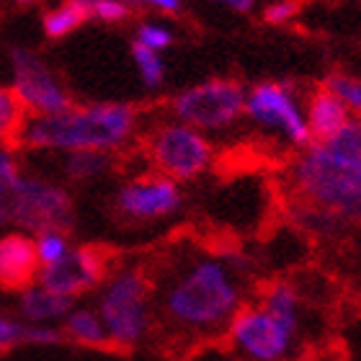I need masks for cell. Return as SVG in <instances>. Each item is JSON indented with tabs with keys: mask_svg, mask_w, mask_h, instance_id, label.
Listing matches in <instances>:
<instances>
[{
	"mask_svg": "<svg viewBox=\"0 0 361 361\" xmlns=\"http://www.w3.org/2000/svg\"><path fill=\"white\" fill-rule=\"evenodd\" d=\"M145 266L152 284V333L176 346L225 336L248 305V258L238 250L180 240Z\"/></svg>",
	"mask_w": 361,
	"mask_h": 361,
	"instance_id": "cell-1",
	"label": "cell"
},
{
	"mask_svg": "<svg viewBox=\"0 0 361 361\" xmlns=\"http://www.w3.org/2000/svg\"><path fill=\"white\" fill-rule=\"evenodd\" d=\"M286 191L305 230L338 235L361 227V160L310 145L286 168Z\"/></svg>",
	"mask_w": 361,
	"mask_h": 361,
	"instance_id": "cell-2",
	"label": "cell"
},
{
	"mask_svg": "<svg viewBox=\"0 0 361 361\" xmlns=\"http://www.w3.org/2000/svg\"><path fill=\"white\" fill-rule=\"evenodd\" d=\"M142 111L127 101L73 104L54 116H26L16 147L26 152H116L140 142Z\"/></svg>",
	"mask_w": 361,
	"mask_h": 361,
	"instance_id": "cell-3",
	"label": "cell"
},
{
	"mask_svg": "<svg viewBox=\"0 0 361 361\" xmlns=\"http://www.w3.org/2000/svg\"><path fill=\"white\" fill-rule=\"evenodd\" d=\"M96 297V312L104 320L111 346L135 348L155 331L152 284L145 264H116Z\"/></svg>",
	"mask_w": 361,
	"mask_h": 361,
	"instance_id": "cell-4",
	"label": "cell"
},
{
	"mask_svg": "<svg viewBox=\"0 0 361 361\" xmlns=\"http://www.w3.org/2000/svg\"><path fill=\"white\" fill-rule=\"evenodd\" d=\"M140 152L152 173L173 180L178 186L194 183L214 166V145L199 129L163 116L140 135Z\"/></svg>",
	"mask_w": 361,
	"mask_h": 361,
	"instance_id": "cell-5",
	"label": "cell"
},
{
	"mask_svg": "<svg viewBox=\"0 0 361 361\" xmlns=\"http://www.w3.org/2000/svg\"><path fill=\"white\" fill-rule=\"evenodd\" d=\"M6 217L13 230H21L31 238L49 230L73 233L75 202L68 186L44 176L23 173V178L6 199Z\"/></svg>",
	"mask_w": 361,
	"mask_h": 361,
	"instance_id": "cell-6",
	"label": "cell"
},
{
	"mask_svg": "<svg viewBox=\"0 0 361 361\" xmlns=\"http://www.w3.org/2000/svg\"><path fill=\"white\" fill-rule=\"evenodd\" d=\"M245 93L248 88L233 78H209L176 93L168 101V116L209 137L245 116Z\"/></svg>",
	"mask_w": 361,
	"mask_h": 361,
	"instance_id": "cell-7",
	"label": "cell"
},
{
	"mask_svg": "<svg viewBox=\"0 0 361 361\" xmlns=\"http://www.w3.org/2000/svg\"><path fill=\"white\" fill-rule=\"evenodd\" d=\"M245 119L266 135H276L297 152L312 145L305 119V98L292 83L261 80L250 85L245 93Z\"/></svg>",
	"mask_w": 361,
	"mask_h": 361,
	"instance_id": "cell-8",
	"label": "cell"
},
{
	"mask_svg": "<svg viewBox=\"0 0 361 361\" xmlns=\"http://www.w3.org/2000/svg\"><path fill=\"white\" fill-rule=\"evenodd\" d=\"M11 90L26 116H54L75 104L52 65L26 47L11 49Z\"/></svg>",
	"mask_w": 361,
	"mask_h": 361,
	"instance_id": "cell-9",
	"label": "cell"
},
{
	"mask_svg": "<svg viewBox=\"0 0 361 361\" xmlns=\"http://www.w3.org/2000/svg\"><path fill=\"white\" fill-rule=\"evenodd\" d=\"M180 207H183V188L152 171L129 176L114 191V214L129 225L166 222L178 214Z\"/></svg>",
	"mask_w": 361,
	"mask_h": 361,
	"instance_id": "cell-10",
	"label": "cell"
},
{
	"mask_svg": "<svg viewBox=\"0 0 361 361\" xmlns=\"http://www.w3.org/2000/svg\"><path fill=\"white\" fill-rule=\"evenodd\" d=\"M225 338L245 361H284L292 354L297 331L269 315L258 302H248L230 323Z\"/></svg>",
	"mask_w": 361,
	"mask_h": 361,
	"instance_id": "cell-11",
	"label": "cell"
},
{
	"mask_svg": "<svg viewBox=\"0 0 361 361\" xmlns=\"http://www.w3.org/2000/svg\"><path fill=\"white\" fill-rule=\"evenodd\" d=\"M116 266L114 256L101 245H73L60 264L42 269L39 284L65 300L75 302L88 292H98Z\"/></svg>",
	"mask_w": 361,
	"mask_h": 361,
	"instance_id": "cell-12",
	"label": "cell"
},
{
	"mask_svg": "<svg viewBox=\"0 0 361 361\" xmlns=\"http://www.w3.org/2000/svg\"><path fill=\"white\" fill-rule=\"evenodd\" d=\"M42 264L37 258L34 238L21 230H3L0 233V289L21 294L39 281Z\"/></svg>",
	"mask_w": 361,
	"mask_h": 361,
	"instance_id": "cell-13",
	"label": "cell"
},
{
	"mask_svg": "<svg viewBox=\"0 0 361 361\" xmlns=\"http://www.w3.org/2000/svg\"><path fill=\"white\" fill-rule=\"evenodd\" d=\"M305 119H307L312 145H325L331 142L354 116L346 111V106L341 104L331 90H325L320 85V88L310 90L305 98Z\"/></svg>",
	"mask_w": 361,
	"mask_h": 361,
	"instance_id": "cell-14",
	"label": "cell"
},
{
	"mask_svg": "<svg viewBox=\"0 0 361 361\" xmlns=\"http://www.w3.org/2000/svg\"><path fill=\"white\" fill-rule=\"evenodd\" d=\"M73 307H75V302L49 292L39 281L34 286H29V289H23L21 294H16L18 320H23L26 325H62V320L68 317V312Z\"/></svg>",
	"mask_w": 361,
	"mask_h": 361,
	"instance_id": "cell-15",
	"label": "cell"
},
{
	"mask_svg": "<svg viewBox=\"0 0 361 361\" xmlns=\"http://www.w3.org/2000/svg\"><path fill=\"white\" fill-rule=\"evenodd\" d=\"M60 328H62L65 341H73L78 346H85V348L111 346L109 333H106V325H104V320L98 317L96 307L75 305V307L68 312V317L62 320Z\"/></svg>",
	"mask_w": 361,
	"mask_h": 361,
	"instance_id": "cell-16",
	"label": "cell"
},
{
	"mask_svg": "<svg viewBox=\"0 0 361 361\" xmlns=\"http://www.w3.org/2000/svg\"><path fill=\"white\" fill-rule=\"evenodd\" d=\"M253 302H258L269 315H274L276 320L289 325L292 331L300 333L302 297L289 281H271V284H266L264 289L258 292V297Z\"/></svg>",
	"mask_w": 361,
	"mask_h": 361,
	"instance_id": "cell-17",
	"label": "cell"
},
{
	"mask_svg": "<svg viewBox=\"0 0 361 361\" xmlns=\"http://www.w3.org/2000/svg\"><path fill=\"white\" fill-rule=\"evenodd\" d=\"M114 166H116V155L73 152V155H62V178H68L70 183H90L111 173Z\"/></svg>",
	"mask_w": 361,
	"mask_h": 361,
	"instance_id": "cell-18",
	"label": "cell"
},
{
	"mask_svg": "<svg viewBox=\"0 0 361 361\" xmlns=\"http://www.w3.org/2000/svg\"><path fill=\"white\" fill-rule=\"evenodd\" d=\"M88 21L90 16L85 0H70V3H62L57 8H49L42 16V31L47 39H65L70 34H75Z\"/></svg>",
	"mask_w": 361,
	"mask_h": 361,
	"instance_id": "cell-19",
	"label": "cell"
},
{
	"mask_svg": "<svg viewBox=\"0 0 361 361\" xmlns=\"http://www.w3.org/2000/svg\"><path fill=\"white\" fill-rule=\"evenodd\" d=\"M26 121V111L16 101L11 85L0 83V145H16Z\"/></svg>",
	"mask_w": 361,
	"mask_h": 361,
	"instance_id": "cell-20",
	"label": "cell"
},
{
	"mask_svg": "<svg viewBox=\"0 0 361 361\" xmlns=\"http://www.w3.org/2000/svg\"><path fill=\"white\" fill-rule=\"evenodd\" d=\"M135 44H142L158 54H166L176 44L173 26L163 18H145L135 26Z\"/></svg>",
	"mask_w": 361,
	"mask_h": 361,
	"instance_id": "cell-21",
	"label": "cell"
},
{
	"mask_svg": "<svg viewBox=\"0 0 361 361\" xmlns=\"http://www.w3.org/2000/svg\"><path fill=\"white\" fill-rule=\"evenodd\" d=\"M132 62H135L137 75H140V80H142V85L147 90H158L160 85L166 83V60H163V54L132 42Z\"/></svg>",
	"mask_w": 361,
	"mask_h": 361,
	"instance_id": "cell-22",
	"label": "cell"
},
{
	"mask_svg": "<svg viewBox=\"0 0 361 361\" xmlns=\"http://www.w3.org/2000/svg\"><path fill=\"white\" fill-rule=\"evenodd\" d=\"M323 88L331 90L333 96L346 106L351 116L361 119V78L348 75V73H331V75H325Z\"/></svg>",
	"mask_w": 361,
	"mask_h": 361,
	"instance_id": "cell-23",
	"label": "cell"
},
{
	"mask_svg": "<svg viewBox=\"0 0 361 361\" xmlns=\"http://www.w3.org/2000/svg\"><path fill=\"white\" fill-rule=\"evenodd\" d=\"M34 248H37V258L42 269H49V266L60 264L62 258L68 256L73 250V243H70V233L49 230V233L34 235Z\"/></svg>",
	"mask_w": 361,
	"mask_h": 361,
	"instance_id": "cell-24",
	"label": "cell"
},
{
	"mask_svg": "<svg viewBox=\"0 0 361 361\" xmlns=\"http://www.w3.org/2000/svg\"><path fill=\"white\" fill-rule=\"evenodd\" d=\"M16 145H0V204L6 207V199L16 188V183L23 178L21 155Z\"/></svg>",
	"mask_w": 361,
	"mask_h": 361,
	"instance_id": "cell-25",
	"label": "cell"
},
{
	"mask_svg": "<svg viewBox=\"0 0 361 361\" xmlns=\"http://www.w3.org/2000/svg\"><path fill=\"white\" fill-rule=\"evenodd\" d=\"M85 6H88L90 21L101 23H121L135 13V8L124 0H85Z\"/></svg>",
	"mask_w": 361,
	"mask_h": 361,
	"instance_id": "cell-26",
	"label": "cell"
},
{
	"mask_svg": "<svg viewBox=\"0 0 361 361\" xmlns=\"http://www.w3.org/2000/svg\"><path fill=\"white\" fill-rule=\"evenodd\" d=\"M16 346H29V325L0 310V351H11Z\"/></svg>",
	"mask_w": 361,
	"mask_h": 361,
	"instance_id": "cell-27",
	"label": "cell"
},
{
	"mask_svg": "<svg viewBox=\"0 0 361 361\" xmlns=\"http://www.w3.org/2000/svg\"><path fill=\"white\" fill-rule=\"evenodd\" d=\"M300 3H294V0H276V3H269L264 6V21L271 23V26H284L294 18V16L300 13Z\"/></svg>",
	"mask_w": 361,
	"mask_h": 361,
	"instance_id": "cell-28",
	"label": "cell"
},
{
	"mask_svg": "<svg viewBox=\"0 0 361 361\" xmlns=\"http://www.w3.org/2000/svg\"><path fill=\"white\" fill-rule=\"evenodd\" d=\"M147 8H152L158 16H180L183 13V3L178 0H150V3H145Z\"/></svg>",
	"mask_w": 361,
	"mask_h": 361,
	"instance_id": "cell-29",
	"label": "cell"
},
{
	"mask_svg": "<svg viewBox=\"0 0 361 361\" xmlns=\"http://www.w3.org/2000/svg\"><path fill=\"white\" fill-rule=\"evenodd\" d=\"M225 8L238 11V13H253V11H256V3H253V0H227Z\"/></svg>",
	"mask_w": 361,
	"mask_h": 361,
	"instance_id": "cell-30",
	"label": "cell"
},
{
	"mask_svg": "<svg viewBox=\"0 0 361 361\" xmlns=\"http://www.w3.org/2000/svg\"><path fill=\"white\" fill-rule=\"evenodd\" d=\"M8 225V217H6V207L0 204V233H3V227Z\"/></svg>",
	"mask_w": 361,
	"mask_h": 361,
	"instance_id": "cell-31",
	"label": "cell"
}]
</instances>
